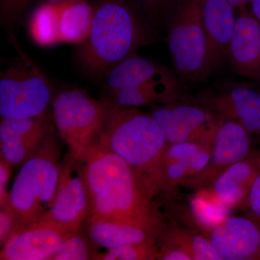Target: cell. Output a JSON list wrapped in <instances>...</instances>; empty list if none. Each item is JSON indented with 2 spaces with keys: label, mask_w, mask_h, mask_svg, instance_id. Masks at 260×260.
I'll return each instance as SVG.
<instances>
[{
  "label": "cell",
  "mask_w": 260,
  "mask_h": 260,
  "mask_svg": "<svg viewBox=\"0 0 260 260\" xmlns=\"http://www.w3.org/2000/svg\"><path fill=\"white\" fill-rule=\"evenodd\" d=\"M105 102L101 143L124 159L156 191L168 145L161 128L151 114Z\"/></svg>",
  "instance_id": "3"
},
{
  "label": "cell",
  "mask_w": 260,
  "mask_h": 260,
  "mask_svg": "<svg viewBox=\"0 0 260 260\" xmlns=\"http://www.w3.org/2000/svg\"><path fill=\"white\" fill-rule=\"evenodd\" d=\"M200 99L205 108L237 121L260 140V90L238 85L219 93L205 92Z\"/></svg>",
  "instance_id": "15"
},
{
  "label": "cell",
  "mask_w": 260,
  "mask_h": 260,
  "mask_svg": "<svg viewBox=\"0 0 260 260\" xmlns=\"http://www.w3.org/2000/svg\"><path fill=\"white\" fill-rule=\"evenodd\" d=\"M108 91L143 85L172 84L183 81L177 72L140 57L136 53L113 67L102 77Z\"/></svg>",
  "instance_id": "18"
},
{
  "label": "cell",
  "mask_w": 260,
  "mask_h": 260,
  "mask_svg": "<svg viewBox=\"0 0 260 260\" xmlns=\"http://www.w3.org/2000/svg\"><path fill=\"white\" fill-rule=\"evenodd\" d=\"M31 0H0V22L10 38L15 37Z\"/></svg>",
  "instance_id": "28"
},
{
  "label": "cell",
  "mask_w": 260,
  "mask_h": 260,
  "mask_svg": "<svg viewBox=\"0 0 260 260\" xmlns=\"http://www.w3.org/2000/svg\"><path fill=\"white\" fill-rule=\"evenodd\" d=\"M228 1L234 8H237L238 10L247 8L248 5H250L251 3V0H228Z\"/></svg>",
  "instance_id": "33"
},
{
  "label": "cell",
  "mask_w": 260,
  "mask_h": 260,
  "mask_svg": "<svg viewBox=\"0 0 260 260\" xmlns=\"http://www.w3.org/2000/svg\"><path fill=\"white\" fill-rule=\"evenodd\" d=\"M52 118L70 156L81 160L100 143L107 110L105 101H97L80 89H68L53 99Z\"/></svg>",
  "instance_id": "5"
},
{
  "label": "cell",
  "mask_w": 260,
  "mask_h": 260,
  "mask_svg": "<svg viewBox=\"0 0 260 260\" xmlns=\"http://www.w3.org/2000/svg\"><path fill=\"white\" fill-rule=\"evenodd\" d=\"M59 169L54 154L43 149L22 164L9 191L10 205L18 223L37 221L50 210L59 183Z\"/></svg>",
  "instance_id": "6"
},
{
  "label": "cell",
  "mask_w": 260,
  "mask_h": 260,
  "mask_svg": "<svg viewBox=\"0 0 260 260\" xmlns=\"http://www.w3.org/2000/svg\"><path fill=\"white\" fill-rule=\"evenodd\" d=\"M251 12L260 22V0H251Z\"/></svg>",
  "instance_id": "34"
},
{
  "label": "cell",
  "mask_w": 260,
  "mask_h": 260,
  "mask_svg": "<svg viewBox=\"0 0 260 260\" xmlns=\"http://www.w3.org/2000/svg\"><path fill=\"white\" fill-rule=\"evenodd\" d=\"M254 153L253 135L237 121L224 118L214 135L209 164L197 182L215 180L226 168Z\"/></svg>",
  "instance_id": "14"
},
{
  "label": "cell",
  "mask_w": 260,
  "mask_h": 260,
  "mask_svg": "<svg viewBox=\"0 0 260 260\" xmlns=\"http://www.w3.org/2000/svg\"><path fill=\"white\" fill-rule=\"evenodd\" d=\"M49 132L46 114L29 119H1V158L22 165L37 151Z\"/></svg>",
  "instance_id": "13"
},
{
  "label": "cell",
  "mask_w": 260,
  "mask_h": 260,
  "mask_svg": "<svg viewBox=\"0 0 260 260\" xmlns=\"http://www.w3.org/2000/svg\"><path fill=\"white\" fill-rule=\"evenodd\" d=\"M11 164L1 158L0 162V205L1 208H11L10 205L8 182L11 174Z\"/></svg>",
  "instance_id": "31"
},
{
  "label": "cell",
  "mask_w": 260,
  "mask_h": 260,
  "mask_svg": "<svg viewBox=\"0 0 260 260\" xmlns=\"http://www.w3.org/2000/svg\"><path fill=\"white\" fill-rule=\"evenodd\" d=\"M10 41L18 54L1 73V119H29L44 115L53 101L50 81L19 47L15 37H10Z\"/></svg>",
  "instance_id": "4"
},
{
  "label": "cell",
  "mask_w": 260,
  "mask_h": 260,
  "mask_svg": "<svg viewBox=\"0 0 260 260\" xmlns=\"http://www.w3.org/2000/svg\"><path fill=\"white\" fill-rule=\"evenodd\" d=\"M150 114L161 128L168 145L184 142L211 145L225 118L207 108L179 102L156 108Z\"/></svg>",
  "instance_id": "8"
},
{
  "label": "cell",
  "mask_w": 260,
  "mask_h": 260,
  "mask_svg": "<svg viewBox=\"0 0 260 260\" xmlns=\"http://www.w3.org/2000/svg\"><path fill=\"white\" fill-rule=\"evenodd\" d=\"M211 145L205 147L188 158L162 164L160 170V188L172 189L179 183L189 181V178L197 182L205 172L210 160Z\"/></svg>",
  "instance_id": "22"
},
{
  "label": "cell",
  "mask_w": 260,
  "mask_h": 260,
  "mask_svg": "<svg viewBox=\"0 0 260 260\" xmlns=\"http://www.w3.org/2000/svg\"><path fill=\"white\" fill-rule=\"evenodd\" d=\"M91 28L76 52L85 73L104 75L140 48L164 41L138 18L127 0H97Z\"/></svg>",
  "instance_id": "2"
},
{
  "label": "cell",
  "mask_w": 260,
  "mask_h": 260,
  "mask_svg": "<svg viewBox=\"0 0 260 260\" xmlns=\"http://www.w3.org/2000/svg\"><path fill=\"white\" fill-rule=\"evenodd\" d=\"M78 232L48 220L18 223L2 246L0 259L49 260L67 239Z\"/></svg>",
  "instance_id": "10"
},
{
  "label": "cell",
  "mask_w": 260,
  "mask_h": 260,
  "mask_svg": "<svg viewBox=\"0 0 260 260\" xmlns=\"http://www.w3.org/2000/svg\"><path fill=\"white\" fill-rule=\"evenodd\" d=\"M228 59L238 74L260 82V22L247 8L239 10Z\"/></svg>",
  "instance_id": "17"
},
{
  "label": "cell",
  "mask_w": 260,
  "mask_h": 260,
  "mask_svg": "<svg viewBox=\"0 0 260 260\" xmlns=\"http://www.w3.org/2000/svg\"><path fill=\"white\" fill-rule=\"evenodd\" d=\"M109 93V98L104 101L117 107L129 108L177 103L184 100L187 94L183 81L124 88Z\"/></svg>",
  "instance_id": "20"
},
{
  "label": "cell",
  "mask_w": 260,
  "mask_h": 260,
  "mask_svg": "<svg viewBox=\"0 0 260 260\" xmlns=\"http://www.w3.org/2000/svg\"><path fill=\"white\" fill-rule=\"evenodd\" d=\"M209 232L221 260H260V221L255 217L229 216Z\"/></svg>",
  "instance_id": "11"
},
{
  "label": "cell",
  "mask_w": 260,
  "mask_h": 260,
  "mask_svg": "<svg viewBox=\"0 0 260 260\" xmlns=\"http://www.w3.org/2000/svg\"><path fill=\"white\" fill-rule=\"evenodd\" d=\"M88 191L89 220H142L155 215V192L144 178L102 143L81 160Z\"/></svg>",
  "instance_id": "1"
},
{
  "label": "cell",
  "mask_w": 260,
  "mask_h": 260,
  "mask_svg": "<svg viewBox=\"0 0 260 260\" xmlns=\"http://www.w3.org/2000/svg\"><path fill=\"white\" fill-rule=\"evenodd\" d=\"M73 1L74 0H43L44 3L59 7L64 6Z\"/></svg>",
  "instance_id": "35"
},
{
  "label": "cell",
  "mask_w": 260,
  "mask_h": 260,
  "mask_svg": "<svg viewBox=\"0 0 260 260\" xmlns=\"http://www.w3.org/2000/svg\"><path fill=\"white\" fill-rule=\"evenodd\" d=\"M79 233L67 239L53 253L49 260L92 259L95 251H91L88 241L80 236Z\"/></svg>",
  "instance_id": "29"
},
{
  "label": "cell",
  "mask_w": 260,
  "mask_h": 260,
  "mask_svg": "<svg viewBox=\"0 0 260 260\" xmlns=\"http://www.w3.org/2000/svg\"><path fill=\"white\" fill-rule=\"evenodd\" d=\"M18 223V218L11 208H1L0 212V242L4 245Z\"/></svg>",
  "instance_id": "30"
},
{
  "label": "cell",
  "mask_w": 260,
  "mask_h": 260,
  "mask_svg": "<svg viewBox=\"0 0 260 260\" xmlns=\"http://www.w3.org/2000/svg\"><path fill=\"white\" fill-rule=\"evenodd\" d=\"M87 225L92 244L106 249L125 244L155 242L162 229L155 214L142 220H89Z\"/></svg>",
  "instance_id": "16"
},
{
  "label": "cell",
  "mask_w": 260,
  "mask_h": 260,
  "mask_svg": "<svg viewBox=\"0 0 260 260\" xmlns=\"http://www.w3.org/2000/svg\"><path fill=\"white\" fill-rule=\"evenodd\" d=\"M160 251L155 242L125 244L95 252L92 259L97 260H154L159 258Z\"/></svg>",
  "instance_id": "26"
},
{
  "label": "cell",
  "mask_w": 260,
  "mask_h": 260,
  "mask_svg": "<svg viewBox=\"0 0 260 260\" xmlns=\"http://www.w3.org/2000/svg\"><path fill=\"white\" fill-rule=\"evenodd\" d=\"M168 236L185 249L193 260H221L208 238L181 230L169 233Z\"/></svg>",
  "instance_id": "27"
},
{
  "label": "cell",
  "mask_w": 260,
  "mask_h": 260,
  "mask_svg": "<svg viewBox=\"0 0 260 260\" xmlns=\"http://www.w3.org/2000/svg\"><path fill=\"white\" fill-rule=\"evenodd\" d=\"M93 6L74 0L61 8L59 15V32L61 42L83 44L91 28Z\"/></svg>",
  "instance_id": "21"
},
{
  "label": "cell",
  "mask_w": 260,
  "mask_h": 260,
  "mask_svg": "<svg viewBox=\"0 0 260 260\" xmlns=\"http://www.w3.org/2000/svg\"><path fill=\"white\" fill-rule=\"evenodd\" d=\"M246 200L253 216L260 221V170L251 186Z\"/></svg>",
  "instance_id": "32"
},
{
  "label": "cell",
  "mask_w": 260,
  "mask_h": 260,
  "mask_svg": "<svg viewBox=\"0 0 260 260\" xmlns=\"http://www.w3.org/2000/svg\"><path fill=\"white\" fill-rule=\"evenodd\" d=\"M190 205L194 220L208 232L223 223L229 216L232 208L220 201L212 189L196 193L191 200Z\"/></svg>",
  "instance_id": "24"
},
{
  "label": "cell",
  "mask_w": 260,
  "mask_h": 260,
  "mask_svg": "<svg viewBox=\"0 0 260 260\" xmlns=\"http://www.w3.org/2000/svg\"><path fill=\"white\" fill-rule=\"evenodd\" d=\"M62 7L44 3L36 12L30 21V32L37 44L46 47L61 42L59 21Z\"/></svg>",
  "instance_id": "25"
},
{
  "label": "cell",
  "mask_w": 260,
  "mask_h": 260,
  "mask_svg": "<svg viewBox=\"0 0 260 260\" xmlns=\"http://www.w3.org/2000/svg\"><path fill=\"white\" fill-rule=\"evenodd\" d=\"M260 170V153L254 152L244 160L226 168L213 181L212 190L228 206L240 205L247 199L254 179Z\"/></svg>",
  "instance_id": "19"
},
{
  "label": "cell",
  "mask_w": 260,
  "mask_h": 260,
  "mask_svg": "<svg viewBox=\"0 0 260 260\" xmlns=\"http://www.w3.org/2000/svg\"><path fill=\"white\" fill-rule=\"evenodd\" d=\"M138 18L151 31L167 39L179 0H127Z\"/></svg>",
  "instance_id": "23"
},
{
  "label": "cell",
  "mask_w": 260,
  "mask_h": 260,
  "mask_svg": "<svg viewBox=\"0 0 260 260\" xmlns=\"http://www.w3.org/2000/svg\"><path fill=\"white\" fill-rule=\"evenodd\" d=\"M203 3L204 0H179L166 39L176 72L186 81L206 79Z\"/></svg>",
  "instance_id": "7"
},
{
  "label": "cell",
  "mask_w": 260,
  "mask_h": 260,
  "mask_svg": "<svg viewBox=\"0 0 260 260\" xmlns=\"http://www.w3.org/2000/svg\"><path fill=\"white\" fill-rule=\"evenodd\" d=\"M203 19L206 37L205 78L228 59L237 17L228 0H204Z\"/></svg>",
  "instance_id": "12"
},
{
  "label": "cell",
  "mask_w": 260,
  "mask_h": 260,
  "mask_svg": "<svg viewBox=\"0 0 260 260\" xmlns=\"http://www.w3.org/2000/svg\"><path fill=\"white\" fill-rule=\"evenodd\" d=\"M89 214L88 191L83 166L69 157L59 169V183L50 210L39 219L80 232Z\"/></svg>",
  "instance_id": "9"
}]
</instances>
